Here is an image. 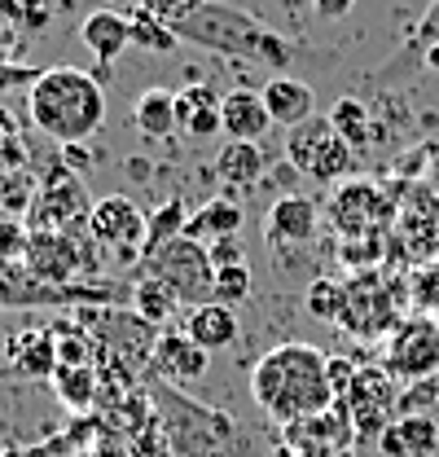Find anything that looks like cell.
<instances>
[{
    "label": "cell",
    "mask_w": 439,
    "mask_h": 457,
    "mask_svg": "<svg viewBox=\"0 0 439 457\" xmlns=\"http://www.w3.org/2000/svg\"><path fill=\"white\" fill-rule=\"evenodd\" d=\"M329 356L312 343H277L251 365V396L277 427L303 422L334 409L329 387Z\"/></svg>",
    "instance_id": "1"
},
{
    "label": "cell",
    "mask_w": 439,
    "mask_h": 457,
    "mask_svg": "<svg viewBox=\"0 0 439 457\" xmlns=\"http://www.w3.org/2000/svg\"><path fill=\"white\" fill-rule=\"evenodd\" d=\"M27 114L57 145H84L106 119L102 79L79 66H49L27 93Z\"/></svg>",
    "instance_id": "2"
},
{
    "label": "cell",
    "mask_w": 439,
    "mask_h": 457,
    "mask_svg": "<svg viewBox=\"0 0 439 457\" xmlns=\"http://www.w3.org/2000/svg\"><path fill=\"white\" fill-rule=\"evenodd\" d=\"M180 45H198V49H211L220 57H237V62H251V66H264V71H286L294 62V49L286 36H277L269 22H260L255 13L237 9V4H224V0H207L189 22L176 27Z\"/></svg>",
    "instance_id": "3"
},
{
    "label": "cell",
    "mask_w": 439,
    "mask_h": 457,
    "mask_svg": "<svg viewBox=\"0 0 439 457\" xmlns=\"http://www.w3.org/2000/svg\"><path fill=\"white\" fill-rule=\"evenodd\" d=\"M150 400L176 457H242V431L233 427V418L194 404L189 396H180V387L167 383H154Z\"/></svg>",
    "instance_id": "4"
},
{
    "label": "cell",
    "mask_w": 439,
    "mask_h": 457,
    "mask_svg": "<svg viewBox=\"0 0 439 457\" xmlns=\"http://www.w3.org/2000/svg\"><path fill=\"white\" fill-rule=\"evenodd\" d=\"M334 326L360 343L383 339V335H391L400 326V290L386 282L378 269L343 278V308H338Z\"/></svg>",
    "instance_id": "5"
},
{
    "label": "cell",
    "mask_w": 439,
    "mask_h": 457,
    "mask_svg": "<svg viewBox=\"0 0 439 457\" xmlns=\"http://www.w3.org/2000/svg\"><path fill=\"white\" fill-rule=\"evenodd\" d=\"M286 163L308 176V180H321V185H343L352 171H356V150L334 132L329 114H312L303 119L299 128L286 132Z\"/></svg>",
    "instance_id": "6"
},
{
    "label": "cell",
    "mask_w": 439,
    "mask_h": 457,
    "mask_svg": "<svg viewBox=\"0 0 439 457\" xmlns=\"http://www.w3.org/2000/svg\"><path fill=\"white\" fill-rule=\"evenodd\" d=\"M88 216H93L88 189L66 163H57L49 176L36 180L31 207H27L31 233H79V228H88Z\"/></svg>",
    "instance_id": "7"
},
{
    "label": "cell",
    "mask_w": 439,
    "mask_h": 457,
    "mask_svg": "<svg viewBox=\"0 0 439 457\" xmlns=\"http://www.w3.org/2000/svg\"><path fill=\"white\" fill-rule=\"evenodd\" d=\"M141 264H145V278H159L185 308L207 303L211 290H216V264H211L207 246L194 242V237L167 242L159 255H150V260H141Z\"/></svg>",
    "instance_id": "8"
},
{
    "label": "cell",
    "mask_w": 439,
    "mask_h": 457,
    "mask_svg": "<svg viewBox=\"0 0 439 457\" xmlns=\"http://www.w3.org/2000/svg\"><path fill=\"white\" fill-rule=\"evenodd\" d=\"M338 404L347 409L356 440H378L386 427L400 418V387H395V378L386 374L383 365H360L352 387H347V396Z\"/></svg>",
    "instance_id": "9"
},
{
    "label": "cell",
    "mask_w": 439,
    "mask_h": 457,
    "mask_svg": "<svg viewBox=\"0 0 439 457\" xmlns=\"http://www.w3.org/2000/svg\"><path fill=\"white\" fill-rule=\"evenodd\" d=\"M383 370L395 383H427L439 374V321L409 317L400 321L383 347Z\"/></svg>",
    "instance_id": "10"
},
{
    "label": "cell",
    "mask_w": 439,
    "mask_h": 457,
    "mask_svg": "<svg viewBox=\"0 0 439 457\" xmlns=\"http://www.w3.org/2000/svg\"><path fill=\"white\" fill-rule=\"evenodd\" d=\"M88 246H97L88 228H79V233H31V246H27V260L22 264H27V273L36 282L66 290L93 264V251Z\"/></svg>",
    "instance_id": "11"
},
{
    "label": "cell",
    "mask_w": 439,
    "mask_h": 457,
    "mask_svg": "<svg viewBox=\"0 0 439 457\" xmlns=\"http://www.w3.org/2000/svg\"><path fill=\"white\" fill-rule=\"evenodd\" d=\"M88 330H93V339L106 347L114 361H123L128 370H141V365H150V356H154V343H159V330L150 326V321H141L137 312H114V308H88V312H75Z\"/></svg>",
    "instance_id": "12"
},
{
    "label": "cell",
    "mask_w": 439,
    "mask_h": 457,
    "mask_svg": "<svg viewBox=\"0 0 439 457\" xmlns=\"http://www.w3.org/2000/svg\"><path fill=\"white\" fill-rule=\"evenodd\" d=\"M329 228L347 237H383L386 220H391V198L369 180H343L329 198Z\"/></svg>",
    "instance_id": "13"
},
{
    "label": "cell",
    "mask_w": 439,
    "mask_h": 457,
    "mask_svg": "<svg viewBox=\"0 0 439 457\" xmlns=\"http://www.w3.org/2000/svg\"><path fill=\"white\" fill-rule=\"evenodd\" d=\"M88 233L97 246H106L123 264H132V260H141V246H145V212L123 194H106L93 203Z\"/></svg>",
    "instance_id": "14"
},
{
    "label": "cell",
    "mask_w": 439,
    "mask_h": 457,
    "mask_svg": "<svg viewBox=\"0 0 439 457\" xmlns=\"http://www.w3.org/2000/svg\"><path fill=\"white\" fill-rule=\"evenodd\" d=\"M207 365H211V352H203L185 330H159L154 356H150V370L159 374V383H167V387H194L207 374Z\"/></svg>",
    "instance_id": "15"
},
{
    "label": "cell",
    "mask_w": 439,
    "mask_h": 457,
    "mask_svg": "<svg viewBox=\"0 0 439 457\" xmlns=\"http://www.w3.org/2000/svg\"><path fill=\"white\" fill-rule=\"evenodd\" d=\"M317 220H321V212H317L312 198H303V194H281L273 207H269V216H264V242H269L273 251L308 246L312 233H317Z\"/></svg>",
    "instance_id": "16"
},
{
    "label": "cell",
    "mask_w": 439,
    "mask_h": 457,
    "mask_svg": "<svg viewBox=\"0 0 439 457\" xmlns=\"http://www.w3.org/2000/svg\"><path fill=\"white\" fill-rule=\"evenodd\" d=\"M4 361L22 378H54L57 370V335L54 326H18L4 335Z\"/></svg>",
    "instance_id": "17"
},
{
    "label": "cell",
    "mask_w": 439,
    "mask_h": 457,
    "mask_svg": "<svg viewBox=\"0 0 439 457\" xmlns=\"http://www.w3.org/2000/svg\"><path fill=\"white\" fill-rule=\"evenodd\" d=\"M79 45L97 57V79H106L114 57L132 45V22H128V13H119V9H93V13L79 22Z\"/></svg>",
    "instance_id": "18"
},
{
    "label": "cell",
    "mask_w": 439,
    "mask_h": 457,
    "mask_svg": "<svg viewBox=\"0 0 439 457\" xmlns=\"http://www.w3.org/2000/svg\"><path fill=\"white\" fill-rule=\"evenodd\" d=\"M220 123H224V137H228V141H260V137H269L273 114L264 106V93L233 88V93H224V102H220Z\"/></svg>",
    "instance_id": "19"
},
{
    "label": "cell",
    "mask_w": 439,
    "mask_h": 457,
    "mask_svg": "<svg viewBox=\"0 0 439 457\" xmlns=\"http://www.w3.org/2000/svg\"><path fill=\"white\" fill-rule=\"evenodd\" d=\"M220 97L211 84H203V79H189V88L185 93H176V119H180V132L185 137H194V141H211L224 132V123H220Z\"/></svg>",
    "instance_id": "20"
},
{
    "label": "cell",
    "mask_w": 439,
    "mask_h": 457,
    "mask_svg": "<svg viewBox=\"0 0 439 457\" xmlns=\"http://www.w3.org/2000/svg\"><path fill=\"white\" fill-rule=\"evenodd\" d=\"M180 321H185V335L198 343L203 352H224V347L237 343V317H233V308H224L216 299L185 308Z\"/></svg>",
    "instance_id": "21"
},
{
    "label": "cell",
    "mask_w": 439,
    "mask_h": 457,
    "mask_svg": "<svg viewBox=\"0 0 439 457\" xmlns=\"http://www.w3.org/2000/svg\"><path fill=\"white\" fill-rule=\"evenodd\" d=\"M211 176H216L224 189H255L264 180V150L255 141H224L211 163Z\"/></svg>",
    "instance_id": "22"
},
{
    "label": "cell",
    "mask_w": 439,
    "mask_h": 457,
    "mask_svg": "<svg viewBox=\"0 0 439 457\" xmlns=\"http://www.w3.org/2000/svg\"><path fill=\"white\" fill-rule=\"evenodd\" d=\"M264 106L273 114V123H281V128L290 132V128H299L303 119L317 114V97H312L308 84H299V79H290V75H273V79L264 84Z\"/></svg>",
    "instance_id": "23"
},
{
    "label": "cell",
    "mask_w": 439,
    "mask_h": 457,
    "mask_svg": "<svg viewBox=\"0 0 439 457\" xmlns=\"http://www.w3.org/2000/svg\"><path fill=\"white\" fill-rule=\"evenodd\" d=\"M54 392L57 400L79 418V413H93L102 404V378H97V365H57L54 370Z\"/></svg>",
    "instance_id": "24"
},
{
    "label": "cell",
    "mask_w": 439,
    "mask_h": 457,
    "mask_svg": "<svg viewBox=\"0 0 439 457\" xmlns=\"http://www.w3.org/2000/svg\"><path fill=\"white\" fill-rule=\"evenodd\" d=\"M132 128L145 137V141H167L171 132H180V119H176V93L171 88H145L132 106Z\"/></svg>",
    "instance_id": "25"
},
{
    "label": "cell",
    "mask_w": 439,
    "mask_h": 457,
    "mask_svg": "<svg viewBox=\"0 0 439 457\" xmlns=\"http://www.w3.org/2000/svg\"><path fill=\"white\" fill-rule=\"evenodd\" d=\"M242 203L237 198H211V203H203L194 216H189V228H185V237H194V242H216V237H237V228H242Z\"/></svg>",
    "instance_id": "26"
},
{
    "label": "cell",
    "mask_w": 439,
    "mask_h": 457,
    "mask_svg": "<svg viewBox=\"0 0 439 457\" xmlns=\"http://www.w3.org/2000/svg\"><path fill=\"white\" fill-rule=\"evenodd\" d=\"M132 312H137L141 321H150L154 330H163L167 321L185 317V303H180L159 278H141V282L132 286Z\"/></svg>",
    "instance_id": "27"
},
{
    "label": "cell",
    "mask_w": 439,
    "mask_h": 457,
    "mask_svg": "<svg viewBox=\"0 0 439 457\" xmlns=\"http://www.w3.org/2000/svg\"><path fill=\"white\" fill-rule=\"evenodd\" d=\"M185 228H189V212H185V203H180V198H167L163 207L145 212V246H141V260L159 255L167 242L185 237Z\"/></svg>",
    "instance_id": "28"
},
{
    "label": "cell",
    "mask_w": 439,
    "mask_h": 457,
    "mask_svg": "<svg viewBox=\"0 0 439 457\" xmlns=\"http://www.w3.org/2000/svg\"><path fill=\"white\" fill-rule=\"evenodd\" d=\"M329 123H334V132H338V137H343L352 150H365V145L374 141V119H369V106H360L356 97H343V102H334Z\"/></svg>",
    "instance_id": "29"
},
{
    "label": "cell",
    "mask_w": 439,
    "mask_h": 457,
    "mask_svg": "<svg viewBox=\"0 0 439 457\" xmlns=\"http://www.w3.org/2000/svg\"><path fill=\"white\" fill-rule=\"evenodd\" d=\"M128 22H132V45L145 49V54H171V49L180 45V36H176L167 22H159L154 13H145V9H132Z\"/></svg>",
    "instance_id": "30"
},
{
    "label": "cell",
    "mask_w": 439,
    "mask_h": 457,
    "mask_svg": "<svg viewBox=\"0 0 439 457\" xmlns=\"http://www.w3.org/2000/svg\"><path fill=\"white\" fill-rule=\"evenodd\" d=\"M400 431H404L409 457H431L439 449V422L431 413H404L400 418Z\"/></svg>",
    "instance_id": "31"
},
{
    "label": "cell",
    "mask_w": 439,
    "mask_h": 457,
    "mask_svg": "<svg viewBox=\"0 0 439 457\" xmlns=\"http://www.w3.org/2000/svg\"><path fill=\"white\" fill-rule=\"evenodd\" d=\"M308 312L317 321H338V308H343V278H317L303 295Z\"/></svg>",
    "instance_id": "32"
},
{
    "label": "cell",
    "mask_w": 439,
    "mask_h": 457,
    "mask_svg": "<svg viewBox=\"0 0 439 457\" xmlns=\"http://www.w3.org/2000/svg\"><path fill=\"white\" fill-rule=\"evenodd\" d=\"M246 295H251V269H246V264L220 269V273H216V290H211V299H216V303H224V308H237Z\"/></svg>",
    "instance_id": "33"
},
{
    "label": "cell",
    "mask_w": 439,
    "mask_h": 457,
    "mask_svg": "<svg viewBox=\"0 0 439 457\" xmlns=\"http://www.w3.org/2000/svg\"><path fill=\"white\" fill-rule=\"evenodd\" d=\"M409 295H413V303L427 312V317H435L439 312V260L431 264H422L418 273H413V282H409Z\"/></svg>",
    "instance_id": "34"
},
{
    "label": "cell",
    "mask_w": 439,
    "mask_h": 457,
    "mask_svg": "<svg viewBox=\"0 0 439 457\" xmlns=\"http://www.w3.org/2000/svg\"><path fill=\"white\" fill-rule=\"evenodd\" d=\"M27 246H31V228L13 216H0V264L27 260Z\"/></svg>",
    "instance_id": "35"
},
{
    "label": "cell",
    "mask_w": 439,
    "mask_h": 457,
    "mask_svg": "<svg viewBox=\"0 0 439 457\" xmlns=\"http://www.w3.org/2000/svg\"><path fill=\"white\" fill-rule=\"evenodd\" d=\"M4 18H13L18 31H40L49 22V9H45V0H0V22Z\"/></svg>",
    "instance_id": "36"
},
{
    "label": "cell",
    "mask_w": 439,
    "mask_h": 457,
    "mask_svg": "<svg viewBox=\"0 0 439 457\" xmlns=\"http://www.w3.org/2000/svg\"><path fill=\"white\" fill-rule=\"evenodd\" d=\"M431 45H439V0H431V4H427L422 22L413 27V40L404 45V54H400V57H404V62H409V57H418V62H422V54H427Z\"/></svg>",
    "instance_id": "37"
},
{
    "label": "cell",
    "mask_w": 439,
    "mask_h": 457,
    "mask_svg": "<svg viewBox=\"0 0 439 457\" xmlns=\"http://www.w3.org/2000/svg\"><path fill=\"white\" fill-rule=\"evenodd\" d=\"M203 4H207V0H141V9H145V13H154L159 22H167L171 31H176L180 22H189Z\"/></svg>",
    "instance_id": "38"
},
{
    "label": "cell",
    "mask_w": 439,
    "mask_h": 457,
    "mask_svg": "<svg viewBox=\"0 0 439 457\" xmlns=\"http://www.w3.org/2000/svg\"><path fill=\"white\" fill-rule=\"evenodd\" d=\"M128 445H132V457H171V445H167L163 422H159V418H154L141 436H132Z\"/></svg>",
    "instance_id": "39"
},
{
    "label": "cell",
    "mask_w": 439,
    "mask_h": 457,
    "mask_svg": "<svg viewBox=\"0 0 439 457\" xmlns=\"http://www.w3.org/2000/svg\"><path fill=\"white\" fill-rule=\"evenodd\" d=\"M329 387H334V404H338V400L347 396V387H352V378H356V370H360V365H356V361H347V356H329Z\"/></svg>",
    "instance_id": "40"
},
{
    "label": "cell",
    "mask_w": 439,
    "mask_h": 457,
    "mask_svg": "<svg viewBox=\"0 0 439 457\" xmlns=\"http://www.w3.org/2000/svg\"><path fill=\"white\" fill-rule=\"evenodd\" d=\"M207 255H211V264L220 269H233V264H246V255H242V242L237 237H216V242H207Z\"/></svg>",
    "instance_id": "41"
},
{
    "label": "cell",
    "mask_w": 439,
    "mask_h": 457,
    "mask_svg": "<svg viewBox=\"0 0 439 457\" xmlns=\"http://www.w3.org/2000/svg\"><path fill=\"white\" fill-rule=\"evenodd\" d=\"M378 449H383V457H409V445H404V431H400V418L386 427L383 436H378Z\"/></svg>",
    "instance_id": "42"
},
{
    "label": "cell",
    "mask_w": 439,
    "mask_h": 457,
    "mask_svg": "<svg viewBox=\"0 0 439 457\" xmlns=\"http://www.w3.org/2000/svg\"><path fill=\"white\" fill-rule=\"evenodd\" d=\"M352 4H356V0H312L317 18H326V22H338V18H347V13H352Z\"/></svg>",
    "instance_id": "43"
},
{
    "label": "cell",
    "mask_w": 439,
    "mask_h": 457,
    "mask_svg": "<svg viewBox=\"0 0 439 457\" xmlns=\"http://www.w3.org/2000/svg\"><path fill=\"white\" fill-rule=\"evenodd\" d=\"M128 171H132V180H150V163L145 159H128Z\"/></svg>",
    "instance_id": "44"
},
{
    "label": "cell",
    "mask_w": 439,
    "mask_h": 457,
    "mask_svg": "<svg viewBox=\"0 0 439 457\" xmlns=\"http://www.w3.org/2000/svg\"><path fill=\"white\" fill-rule=\"evenodd\" d=\"M422 71H431V75H439V45H431V49L422 54Z\"/></svg>",
    "instance_id": "45"
},
{
    "label": "cell",
    "mask_w": 439,
    "mask_h": 457,
    "mask_svg": "<svg viewBox=\"0 0 439 457\" xmlns=\"http://www.w3.org/2000/svg\"><path fill=\"white\" fill-rule=\"evenodd\" d=\"M106 9H119V13H132V9H141V0H106Z\"/></svg>",
    "instance_id": "46"
},
{
    "label": "cell",
    "mask_w": 439,
    "mask_h": 457,
    "mask_svg": "<svg viewBox=\"0 0 439 457\" xmlns=\"http://www.w3.org/2000/svg\"><path fill=\"white\" fill-rule=\"evenodd\" d=\"M0 457H27V453H22L18 445H4V449H0Z\"/></svg>",
    "instance_id": "47"
},
{
    "label": "cell",
    "mask_w": 439,
    "mask_h": 457,
    "mask_svg": "<svg viewBox=\"0 0 439 457\" xmlns=\"http://www.w3.org/2000/svg\"><path fill=\"white\" fill-rule=\"evenodd\" d=\"M343 457H352V453H343Z\"/></svg>",
    "instance_id": "48"
}]
</instances>
